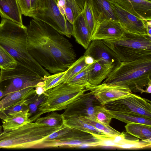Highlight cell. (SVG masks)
<instances>
[{"instance_id":"cell-30","label":"cell","mask_w":151,"mask_h":151,"mask_svg":"<svg viewBox=\"0 0 151 151\" xmlns=\"http://www.w3.org/2000/svg\"><path fill=\"white\" fill-rule=\"evenodd\" d=\"M82 11L75 0H66L65 16L66 19L72 24Z\"/></svg>"},{"instance_id":"cell-19","label":"cell","mask_w":151,"mask_h":151,"mask_svg":"<svg viewBox=\"0 0 151 151\" xmlns=\"http://www.w3.org/2000/svg\"><path fill=\"white\" fill-rule=\"evenodd\" d=\"M22 13L17 0H0V15L23 26Z\"/></svg>"},{"instance_id":"cell-25","label":"cell","mask_w":151,"mask_h":151,"mask_svg":"<svg viewBox=\"0 0 151 151\" xmlns=\"http://www.w3.org/2000/svg\"><path fill=\"white\" fill-rule=\"evenodd\" d=\"M63 119V124L65 126L89 133L92 134L107 135L103 132L86 123L78 117H73Z\"/></svg>"},{"instance_id":"cell-9","label":"cell","mask_w":151,"mask_h":151,"mask_svg":"<svg viewBox=\"0 0 151 151\" xmlns=\"http://www.w3.org/2000/svg\"><path fill=\"white\" fill-rule=\"evenodd\" d=\"M151 104L150 100L131 93L104 106L109 110L134 113L151 118Z\"/></svg>"},{"instance_id":"cell-44","label":"cell","mask_w":151,"mask_h":151,"mask_svg":"<svg viewBox=\"0 0 151 151\" xmlns=\"http://www.w3.org/2000/svg\"><path fill=\"white\" fill-rule=\"evenodd\" d=\"M88 3L91 4V0H85Z\"/></svg>"},{"instance_id":"cell-8","label":"cell","mask_w":151,"mask_h":151,"mask_svg":"<svg viewBox=\"0 0 151 151\" xmlns=\"http://www.w3.org/2000/svg\"><path fill=\"white\" fill-rule=\"evenodd\" d=\"M99 140L90 133L72 128L58 139L40 143L35 148H73L83 146L95 147Z\"/></svg>"},{"instance_id":"cell-12","label":"cell","mask_w":151,"mask_h":151,"mask_svg":"<svg viewBox=\"0 0 151 151\" xmlns=\"http://www.w3.org/2000/svg\"><path fill=\"white\" fill-rule=\"evenodd\" d=\"M110 2L118 22L125 30L133 33L148 35L147 21L129 13L114 2Z\"/></svg>"},{"instance_id":"cell-36","label":"cell","mask_w":151,"mask_h":151,"mask_svg":"<svg viewBox=\"0 0 151 151\" xmlns=\"http://www.w3.org/2000/svg\"><path fill=\"white\" fill-rule=\"evenodd\" d=\"M22 14L31 17L30 0H17Z\"/></svg>"},{"instance_id":"cell-4","label":"cell","mask_w":151,"mask_h":151,"mask_svg":"<svg viewBox=\"0 0 151 151\" xmlns=\"http://www.w3.org/2000/svg\"><path fill=\"white\" fill-rule=\"evenodd\" d=\"M65 127L49 126L33 122L18 129L0 134V148L7 149L35 148L52 133Z\"/></svg>"},{"instance_id":"cell-24","label":"cell","mask_w":151,"mask_h":151,"mask_svg":"<svg viewBox=\"0 0 151 151\" xmlns=\"http://www.w3.org/2000/svg\"><path fill=\"white\" fill-rule=\"evenodd\" d=\"M109 111L113 119H116L126 124L137 123L151 126V118L134 113Z\"/></svg>"},{"instance_id":"cell-22","label":"cell","mask_w":151,"mask_h":151,"mask_svg":"<svg viewBox=\"0 0 151 151\" xmlns=\"http://www.w3.org/2000/svg\"><path fill=\"white\" fill-rule=\"evenodd\" d=\"M8 85L3 91V97L8 94L30 87H35L42 79L25 76L16 77L9 80Z\"/></svg>"},{"instance_id":"cell-5","label":"cell","mask_w":151,"mask_h":151,"mask_svg":"<svg viewBox=\"0 0 151 151\" xmlns=\"http://www.w3.org/2000/svg\"><path fill=\"white\" fill-rule=\"evenodd\" d=\"M121 62H129L151 55V36L125 31L119 38L101 40Z\"/></svg>"},{"instance_id":"cell-16","label":"cell","mask_w":151,"mask_h":151,"mask_svg":"<svg viewBox=\"0 0 151 151\" xmlns=\"http://www.w3.org/2000/svg\"><path fill=\"white\" fill-rule=\"evenodd\" d=\"M35 87L25 88L17 91L10 93L0 100V119H5L8 116L6 111L11 107L19 103L36 93Z\"/></svg>"},{"instance_id":"cell-7","label":"cell","mask_w":151,"mask_h":151,"mask_svg":"<svg viewBox=\"0 0 151 151\" xmlns=\"http://www.w3.org/2000/svg\"><path fill=\"white\" fill-rule=\"evenodd\" d=\"M31 17L46 23L67 37L72 35V24L61 14L57 0H39L37 8Z\"/></svg>"},{"instance_id":"cell-45","label":"cell","mask_w":151,"mask_h":151,"mask_svg":"<svg viewBox=\"0 0 151 151\" xmlns=\"http://www.w3.org/2000/svg\"><path fill=\"white\" fill-rule=\"evenodd\" d=\"M2 71H1V70H0V84L1 83L0 80H1V77L2 76Z\"/></svg>"},{"instance_id":"cell-23","label":"cell","mask_w":151,"mask_h":151,"mask_svg":"<svg viewBox=\"0 0 151 151\" xmlns=\"http://www.w3.org/2000/svg\"><path fill=\"white\" fill-rule=\"evenodd\" d=\"M126 130L129 134L142 140L151 143V126L137 123L127 124Z\"/></svg>"},{"instance_id":"cell-47","label":"cell","mask_w":151,"mask_h":151,"mask_svg":"<svg viewBox=\"0 0 151 151\" xmlns=\"http://www.w3.org/2000/svg\"><path fill=\"white\" fill-rule=\"evenodd\" d=\"M145 0L151 2V0Z\"/></svg>"},{"instance_id":"cell-15","label":"cell","mask_w":151,"mask_h":151,"mask_svg":"<svg viewBox=\"0 0 151 151\" xmlns=\"http://www.w3.org/2000/svg\"><path fill=\"white\" fill-rule=\"evenodd\" d=\"M119 6L145 21H151V2L145 0H116Z\"/></svg>"},{"instance_id":"cell-3","label":"cell","mask_w":151,"mask_h":151,"mask_svg":"<svg viewBox=\"0 0 151 151\" xmlns=\"http://www.w3.org/2000/svg\"><path fill=\"white\" fill-rule=\"evenodd\" d=\"M128 88L132 93H145L151 84V55L115 65L102 83Z\"/></svg>"},{"instance_id":"cell-10","label":"cell","mask_w":151,"mask_h":151,"mask_svg":"<svg viewBox=\"0 0 151 151\" xmlns=\"http://www.w3.org/2000/svg\"><path fill=\"white\" fill-rule=\"evenodd\" d=\"M101 104L90 92L70 105L62 114L63 118L86 116L95 119L96 106Z\"/></svg>"},{"instance_id":"cell-18","label":"cell","mask_w":151,"mask_h":151,"mask_svg":"<svg viewBox=\"0 0 151 151\" xmlns=\"http://www.w3.org/2000/svg\"><path fill=\"white\" fill-rule=\"evenodd\" d=\"M73 34L76 41L86 49L91 41V36L83 11L72 24Z\"/></svg>"},{"instance_id":"cell-6","label":"cell","mask_w":151,"mask_h":151,"mask_svg":"<svg viewBox=\"0 0 151 151\" xmlns=\"http://www.w3.org/2000/svg\"><path fill=\"white\" fill-rule=\"evenodd\" d=\"M87 91L83 86L62 83L45 91L43 100L37 107L38 112L30 118L35 121L42 114L65 110L72 103L81 97Z\"/></svg>"},{"instance_id":"cell-26","label":"cell","mask_w":151,"mask_h":151,"mask_svg":"<svg viewBox=\"0 0 151 151\" xmlns=\"http://www.w3.org/2000/svg\"><path fill=\"white\" fill-rule=\"evenodd\" d=\"M85 57L84 55L81 56L70 66L66 70L63 77L59 82L58 85L63 83H66L89 65L87 64L85 62Z\"/></svg>"},{"instance_id":"cell-11","label":"cell","mask_w":151,"mask_h":151,"mask_svg":"<svg viewBox=\"0 0 151 151\" xmlns=\"http://www.w3.org/2000/svg\"><path fill=\"white\" fill-rule=\"evenodd\" d=\"M85 88L103 106L132 93L127 88L104 83L97 85H88Z\"/></svg>"},{"instance_id":"cell-41","label":"cell","mask_w":151,"mask_h":151,"mask_svg":"<svg viewBox=\"0 0 151 151\" xmlns=\"http://www.w3.org/2000/svg\"><path fill=\"white\" fill-rule=\"evenodd\" d=\"M151 84L149 85L145 90V93H151Z\"/></svg>"},{"instance_id":"cell-34","label":"cell","mask_w":151,"mask_h":151,"mask_svg":"<svg viewBox=\"0 0 151 151\" xmlns=\"http://www.w3.org/2000/svg\"><path fill=\"white\" fill-rule=\"evenodd\" d=\"M87 25L90 32L91 37L94 31L95 24L91 4L85 1L82 10Z\"/></svg>"},{"instance_id":"cell-1","label":"cell","mask_w":151,"mask_h":151,"mask_svg":"<svg viewBox=\"0 0 151 151\" xmlns=\"http://www.w3.org/2000/svg\"><path fill=\"white\" fill-rule=\"evenodd\" d=\"M26 27L28 52L49 72L65 71L76 60L72 44L50 26L33 19Z\"/></svg>"},{"instance_id":"cell-31","label":"cell","mask_w":151,"mask_h":151,"mask_svg":"<svg viewBox=\"0 0 151 151\" xmlns=\"http://www.w3.org/2000/svg\"><path fill=\"white\" fill-rule=\"evenodd\" d=\"M92 63L89 64L86 67L71 78L66 83L71 85L83 86L85 87L88 85V74Z\"/></svg>"},{"instance_id":"cell-14","label":"cell","mask_w":151,"mask_h":151,"mask_svg":"<svg viewBox=\"0 0 151 151\" xmlns=\"http://www.w3.org/2000/svg\"><path fill=\"white\" fill-rule=\"evenodd\" d=\"M124 31L117 21L105 20L96 23L92 35V40L114 39L119 37Z\"/></svg>"},{"instance_id":"cell-13","label":"cell","mask_w":151,"mask_h":151,"mask_svg":"<svg viewBox=\"0 0 151 151\" xmlns=\"http://www.w3.org/2000/svg\"><path fill=\"white\" fill-rule=\"evenodd\" d=\"M91 41L84 55L90 56L93 60L106 65H116L121 62L114 52L101 40Z\"/></svg>"},{"instance_id":"cell-37","label":"cell","mask_w":151,"mask_h":151,"mask_svg":"<svg viewBox=\"0 0 151 151\" xmlns=\"http://www.w3.org/2000/svg\"><path fill=\"white\" fill-rule=\"evenodd\" d=\"M57 6L61 14L65 16V7L66 0H57Z\"/></svg>"},{"instance_id":"cell-32","label":"cell","mask_w":151,"mask_h":151,"mask_svg":"<svg viewBox=\"0 0 151 151\" xmlns=\"http://www.w3.org/2000/svg\"><path fill=\"white\" fill-rule=\"evenodd\" d=\"M95 119L104 124L109 125L113 119L109 110L101 104L96 106L94 112Z\"/></svg>"},{"instance_id":"cell-42","label":"cell","mask_w":151,"mask_h":151,"mask_svg":"<svg viewBox=\"0 0 151 151\" xmlns=\"http://www.w3.org/2000/svg\"><path fill=\"white\" fill-rule=\"evenodd\" d=\"M4 95L3 91H2L0 88V100L1 98L3 97Z\"/></svg>"},{"instance_id":"cell-17","label":"cell","mask_w":151,"mask_h":151,"mask_svg":"<svg viewBox=\"0 0 151 151\" xmlns=\"http://www.w3.org/2000/svg\"><path fill=\"white\" fill-rule=\"evenodd\" d=\"M91 6L95 25L97 22L105 20L118 22L108 0H91Z\"/></svg>"},{"instance_id":"cell-40","label":"cell","mask_w":151,"mask_h":151,"mask_svg":"<svg viewBox=\"0 0 151 151\" xmlns=\"http://www.w3.org/2000/svg\"><path fill=\"white\" fill-rule=\"evenodd\" d=\"M81 9L83 10L84 8L85 2V0H75Z\"/></svg>"},{"instance_id":"cell-46","label":"cell","mask_w":151,"mask_h":151,"mask_svg":"<svg viewBox=\"0 0 151 151\" xmlns=\"http://www.w3.org/2000/svg\"><path fill=\"white\" fill-rule=\"evenodd\" d=\"M110 2H111V1H116V0H108Z\"/></svg>"},{"instance_id":"cell-27","label":"cell","mask_w":151,"mask_h":151,"mask_svg":"<svg viewBox=\"0 0 151 151\" xmlns=\"http://www.w3.org/2000/svg\"><path fill=\"white\" fill-rule=\"evenodd\" d=\"M78 117L86 123L103 132L107 135L114 136L120 134L122 133L112 127L109 125L104 124L92 118L86 116Z\"/></svg>"},{"instance_id":"cell-21","label":"cell","mask_w":151,"mask_h":151,"mask_svg":"<svg viewBox=\"0 0 151 151\" xmlns=\"http://www.w3.org/2000/svg\"><path fill=\"white\" fill-rule=\"evenodd\" d=\"M115 66L114 64H103L93 60L88 74V85L95 86L101 83Z\"/></svg>"},{"instance_id":"cell-35","label":"cell","mask_w":151,"mask_h":151,"mask_svg":"<svg viewBox=\"0 0 151 151\" xmlns=\"http://www.w3.org/2000/svg\"><path fill=\"white\" fill-rule=\"evenodd\" d=\"M31 102L27 99L9 108L6 111L5 114L9 115L26 110L29 109L28 105Z\"/></svg>"},{"instance_id":"cell-2","label":"cell","mask_w":151,"mask_h":151,"mask_svg":"<svg viewBox=\"0 0 151 151\" xmlns=\"http://www.w3.org/2000/svg\"><path fill=\"white\" fill-rule=\"evenodd\" d=\"M27 35L26 27L2 18L0 23V45L14 58L17 66L11 70H1V81L23 76L44 81L50 75L29 52Z\"/></svg>"},{"instance_id":"cell-38","label":"cell","mask_w":151,"mask_h":151,"mask_svg":"<svg viewBox=\"0 0 151 151\" xmlns=\"http://www.w3.org/2000/svg\"><path fill=\"white\" fill-rule=\"evenodd\" d=\"M39 0H30L31 9V17L32 14L36 11L37 8Z\"/></svg>"},{"instance_id":"cell-33","label":"cell","mask_w":151,"mask_h":151,"mask_svg":"<svg viewBox=\"0 0 151 151\" xmlns=\"http://www.w3.org/2000/svg\"><path fill=\"white\" fill-rule=\"evenodd\" d=\"M66 72V70L47 76L44 80L45 84L44 88L45 91L58 86L59 82L62 79Z\"/></svg>"},{"instance_id":"cell-29","label":"cell","mask_w":151,"mask_h":151,"mask_svg":"<svg viewBox=\"0 0 151 151\" xmlns=\"http://www.w3.org/2000/svg\"><path fill=\"white\" fill-rule=\"evenodd\" d=\"M47 116L39 117L36 119L35 122L42 124L51 127H57L63 125V117L62 114H60L55 111Z\"/></svg>"},{"instance_id":"cell-43","label":"cell","mask_w":151,"mask_h":151,"mask_svg":"<svg viewBox=\"0 0 151 151\" xmlns=\"http://www.w3.org/2000/svg\"><path fill=\"white\" fill-rule=\"evenodd\" d=\"M3 128L2 126L0 125V134L3 132Z\"/></svg>"},{"instance_id":"cell-39","label":"cell","mask_w":151,"mask_h":151,"mask_svg":"<svg viewBox=\"0 0 151 151\" xmlns=\"http://www.w3.org/2000/svg\"><path fill=\"white\" fill-rule=\"evenodd\" d=\"M35 88L36 94L39 96L41 95L45 91L43 86H35Z\"/></svg>"},{"instance_id":"cell-20","label":"cell","mask_w":151,"mask_h":151,"mask_svg":"<svg viewBox=\"0 0 151 151\" xmlns=\"http://www.w3.org/2000/svg\"><path fill=\"white\" fill-rule=\"evenodd\" d=\"M31 114L29 109L17 112L9 115L2 121L3 132L17 129L32 121L29 118Z\"/></svg>"},{"instance_id":"cell-28","label":"cell","mask_w":151,"mask_h":151,"mask_svg":"<svg viewBox=\"0 0 151 151\" xmlns=\"http://www.w3.org/2000/svg\"><path fill=\"white\" fill-rule=\"evenodd\" d=\"M17 66L14 58L0 45V69L9 71L15 69Z\"/></svg>"}]
</instances>
